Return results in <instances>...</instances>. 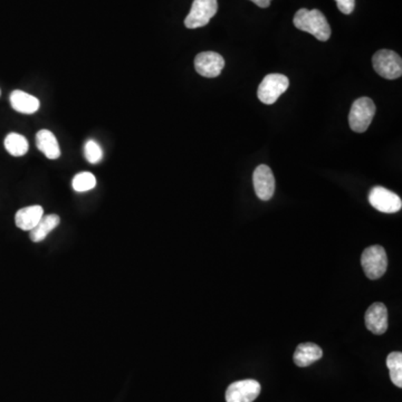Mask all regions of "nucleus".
<instances>
[{"mask_svg":"<svg viewBox=\"0 0 402 402\" xmlns=\"http://www.w3.org/2000/svg\"><path fill=\"white\" fill-rule=\"evenodd\" d=\"M293 23L297 30L313 35L321 42H326L331 37V27L319 9H299L294 16Z\"/></svg>","mask_w":402,"mask_h":402,"instance_id":"obj_1","label":"nucleus"},{"mask_svg":"<svg viewBox=\"0 0 402 402\" xmlns=\"http://www.w3.org/2000/svg\"><path fill=\"white\" fill-rule=\"evenodd\" d=\"M361 265L369 279H378L385 275L388 268V256L385 249L380 245L371 246L364 249L361 255Z\"/></svg>","mask_w":402,"mask_h":402,"instance_id":"obj_2","label":"nucleus"},{"mask_svg":"<svg viewBox=\"0 0 402 402\" xmlns=\"http://www.w3.org/2000/svg\"><path fill=\"white\" fill-rule=\"evenodd\" d=\"M376 114V105L371 98H358L352 104L349 114L350 127L357 134H363L371 125Z\"/></svg>","mask_w":402,"mask_h":402,"instance_id":"obj_3","label":"nucleus"},{"mask_svg":"<svg viewBox=\"0 0 402 402\" xmlns=\"http://www.w3.org/2000/svg\"><path fill=\"white\" fill-rule=\"evenodd\" d=\"M373 67L385 80H396L402 75V59L394 50H378L372 59Z\"/></svg>","mask_w":402,"mask_h":402,"instance_id":"obj_4","label":"nucleus"},{"mask_svg":"<svg viewBox=\"0 0 402 402\" xmlns=\"http://www.w3.org/2000/svg\"><path fill=\"white\" fill-rule=\"evenodd\" d=\"M288 86H290V81L285 75H266L258 86V98L264 104L272 105V104L275 103L283 93L286 92Z\"/></svg>","mask_w":402,"mask_h":402,"instance_id":"obj_5","label":"nucleus"},{"mask_svg":"<svg viewBox=\"0 0 402 402\" xmlns=\"http://www.w3.org/2000/svg\"><path fill=\"white\" fill-rule=\"evenodd\" d=\"M218 12L217 0H195L190 12L184 19V26L189 30L204 27Z\"/></svg>","mask_w":402,"mask_h":402,"instance_id":"obj_6","label":"nucleus"},{"mask_svg":"<svg viewBox=\"0 0 402 402\" xmlns=\"http://www.w3.org/2000/svg\"><path fill=\"white\" fill-rule=\"evenodd\" d=\"M369 202L374 209L383 213H398L402 208V201L399 195L380 186L371 189Z\"/></svg>","mask_w":402,"mask_h":402,"instance_id":"obj_7","label":"nucleus"},{"mask_svg":"<svg viewBox=\"0 0 402 402\" xmlns=\"http://www.w3.org/2000/svg\"><path fill=\"white\" fill-rule=\"evenodd\" d=\"M260 382L256 380H242V381L231 383L226 390V401L227 402H253L260 396Z\"/></svg>","mask_w":402,"mask_h":402,"instance_id":"obj_8","label":"nucleus"},{"mask_svg":"<svg viewBox=\"0 0 402 402\" xmlns=\"http://www.w3.org/2000/svg\"><path fill=\"white\" fill-rule=\"evenodd\" d=\"M225 67V59L220 54L215 52H202L195 59V71L201 76L213 78L222 73Z\"/></svg>","mask_w":402,"mask_h":402,"instance_id":"obj_9","label":"nucleus"},{"mask_svg":"<svg viewBox=\"0 0 402 402\" xmlns=\"http://www.w3.org/2000/svg\"><path fill=\"white\" fill-rule=\"evenodd\" d=\"M253 182L255 193L260 200H269L275 193V178L266 165H260L255 169Z\"/></svg>","mask_w":402,"mask_h":402,"instance_id":"obj_10","label":"nucleus"},{"mask_svg":"<svg viewBox=\"0 0 402 402\" xmlns=\"http://www.w3.org/2000/svg\"><path fill=\"white\" fill-rule=\"evenodd\" d=\"M366 326L373 335H381L388 330V310L383 303L377 302L371 304L366 312Z\"/></svg>","mask_w":402,"mask_h":402,"instance_id":"obj_11","label":"nucleus"},{"mask_svg":"<svg viewBox=\"0 0 402 402\" xmlns=\"http://www.w3.org/2000/svg\"><path fill=\"white\" fill-rule=\"evenodd\" d=\"M43 216H44V209L39 204L21 208L16 213V226L21 228V231H33Z\"/></svg>","mask_w":402,"mask_h":402,"instance_id":"obj_12","label":"nucleus"},{"mask_svg":"<svg viewBox=\"0 0 402 402\" xmlns=\"http://www.w3.org/2000/svg\"><path fill=\"white\" fill-rule=\"evenodd\" d=\"M323 357V351L319 346L312 342L299 344L294 353V362L299 368L310 367Z\"/></svg>","mask_w":402,"mask_h":402,"instance_id":"obj_13","label":"nucleus"},{"mask_svg":"<svg viewBox=\"0 0 402 402\" xmlns=\"http://www.w3.org/2000/svg\"><path fill=\"white\" fill-rule=\"evenodd\" d=\"M10 104L12 109L23 114H34L41 107L39 98L19 89H16L10 94Z\"/></svg>","mask_w":402,"mask_h":402,"instance_id":"obj_14","label":"nucleus"},{"mask_svg":"<svg viewBox=\"0 0 402 402\" xmlns=\"http://www.w3.org/2000/svg\"><path fill=\"white\" fill-rule=\"evenodd\" d=\"M36 145L45 157L50 160H56L61 157V149L59 142L50 131L41 130L36 134Z\"/></svg>","mask_w":402,"mask_h":402,"instance_id":"obj_15","label":"nucleus"},{"mask_svg":"<svg viewBox=\"0 0 402 402\" xmlns=\"http://www.w3.org/2000/svg\"><path fill=\"white\" fill-rule=\"evenodd\" d=\"M59 222L61 219L57 215L43 216L37 226L33 231H30V240H33L34 243L43 242L50 235V231H53L59 225Z\"/></svg>","mask_w":402,"mask_h":402,"instance_id":"obj_16","label":"nucleus"},{"mask_svg":"<svg viewBox=\"0 0 402 402\" xmlns=\"http://www.w3.org/2000/svg\"><path fill=\"white\" fill-rule=\"evenodd\" d=\"M5 148L14 157H23L30 149L26 138L21 134H9L5 139Z\"/></svg>","mask_w":402,"mask_h":402,"instance_id":"obj_17","label":"nucleus"},{"mask_svg":"<svg viewBox=\"0 0 402 402\" xmlns=\"http://www.w3.org/2000/svg\"><path fill=\"white\" fill-rule=\"evenodd\" d=\"M387 367L390 371V379L396 387L402 388V353L391 352L387 357Z\"/></svg>","mask_w":402,"mask_h":402,"instance_id":"obj_18","label":"nucleus"},{"mask_svg":"<svg viewBox=\"0 0 402 402\" xmlns=\"http://www.w3.org/2000/svg\"><path fill=\"white\" fill-rule=\"evenodd\" d=\"M72 186L77 193H85L96 186V179L91 172H81L73 178Z\"/></svg>","mask_w":402,"mask_h":402,"instance_id":"obj_19","label":"nucleus"},{"mask_svg":"<svg viewBox=\"0 0 402 402\" xmlns=\"http://www.w3.org/2000/svg\"><path fill=\"white\" fill-rule=\"evenodd\" d=\"M84 154H85L86 160L89 163H92V165H96V163L100 162L102 158H103V151L100 149V145L93 140H89L85 143Z\"/></svg>","mask_w":402,"mask_h":402,"instance_id":"obj_20","label":"nucleus"},{"mask_svg":"<svg viewBox=\"0 0 402 402\" xmlns=\"http://www.w3.org/2000/svg\"><path fill=\"white\" fill-rule=\"evenodd\" d=\"M337 8L344 15H350L355 7V0H335Z\"/></svg>","mask_w":402,"mask_h":402,"instance_id":"obj_21","label":"nucleus"},{"mask_svg":"<svg viewBox=\"0 0 402 402\" xmlns=\"http://www.w3.org/2000/svg\"><path fill=\"white\" fill-rule=\"evenodd\" d=\"M255 5H257L260 8H267L271 5L272 0H251Z\"/></svg>","mask_w":402,"mask_h":402,"instance_id":"obj_22","label":"nucleus"}]
</instances>
